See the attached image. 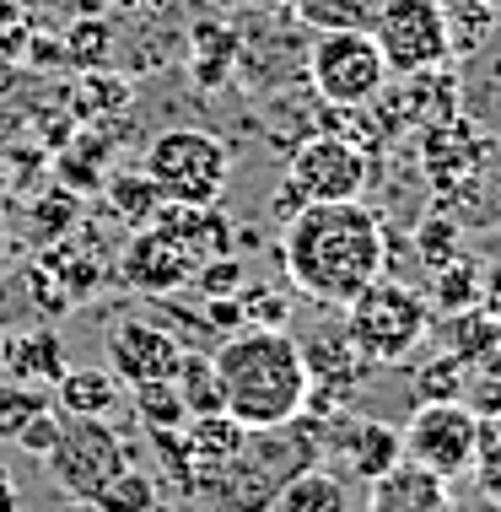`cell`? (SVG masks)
I'll return each instance as SVG.
<instances>
[{"mask_svg":"<svg viewBox=\"0 0 501 512\" xmlns=\"http://www.w3.org/2000/svg\"><path fill=\"white\" fill-rule=\"evenodd\" d=\"M388 265V221L367 200H318L286 221L281 270L313 308H345Z\"/></svg>","mask_w":501,"mask_h":512,"instance_id":"cell-1","label":"cell"},{"mask_svg":"<svg viewBox=\"0 0 501 512\" xmlns=\"http://www.w3.org/2000/svg\"><path fill=\"white\" fill-rule=\"evenodd\" d=\"M211 362L221 372V399L227 415L248 432L281 426L308 405V367L286 329H243V335L216 340Z\"/></svg>","mask_w":501,"mask_h":512,"instance_id":"cell-2","label":"cell"},{"mask_svg":"<svg viewBox=\"0 0 501 512\" xmlns=\"http://www.w3.org/2000/svg\"><path fill=\"white\" fill-rule=\"evenodd\" d=\"M324 448H329V421L302 410L281 426L248 432L232 469H221L216 480H205L194 496H205L216 512H270V502L281 496L286 480L302 475V469H313Z\"/></svg>","mask_w":501,"mask_h":512,"instance_id":"cell-3","label":"cell"},{"mask_svg":"<svg viewBox=\"0 0 501 512\" xmlns=\"http://www.w3.org/2000/svg\"><path fill=\"white\" fill-rule=\"evenodd\" d=\"M340 324L372 367H399L426 345V335L437 329V313L415 286L394 281V275H372L340 308Z\"/></svg>","mask_w":501,"mask_h":512,"instance_id":"cell-4","label":"cell"},{"mask_svg":"<svg viewBox=\"0 0 501 512\" xmlns=\"http://www.w3.org/2000/svg\"><path fill=\"white\" fill-rule=\"evenodd\" d=\"M146 178L162 189V200L178 205H221L232 184V151L216 135L194 130V124H173V130L151 135L146 146Z\"/></svg>","mask_w":501,"mask_h":512,"instance_id":"cell-5","label":"cell"},{"mask_svg":"<svg viewBox=\"0 0 501 512\" xmlns=\"http://www.w3.org/2000/svg\"><path fill=\"white\" fill-rule=\"evenodd\" d=\"M308 81H313L318 103L361 108L388 87V65H383V54H378V44H372L367 27H334V33L313 38Z\"/></svg>","mask_w":501,"mask_h":512,"instance_id":"cell-6","label":"cell"},{"mask_svg":"<svg viewBox=\"0 0 501 512\" xmlns=\"http://www.w3.org/2000/svg\"><path fill=\"white\" fill-rule=\"evenodd\" d=\"M415 135H421L415 162H421V178H426L431 195H453V189H464L469 178H480L501 157L496 130L480 114H469V108H458L453 119L426 124V130H415Z\"/></svg>","mask_w":501,"mask_h":512,"instance_id":"cell-7","label":"cell"},{"mask_svg":"<svg viewBox=\"0 0 501 512\" xmlns=\"http://www.w3.org/2000/svg\"><path fill=\"white\" fill-rule=\"evenodd\" d=\"M372 44H378L388 76L421 71V65L453 60L448 38V0H383V11L372 17Z\"/></svg>","mask_w":501,"mask_h":512,"instance_id":"cell-8","label":"cell"},{"mask_svg":"<svg viewBox=\"0 0 501 512\" xmlns=\"http://www.w3.org/2000/svg\"><path fill=\"white\" fill-rule=\"evenodd\" d=\"M130 464V442L114 432V421H81V415H60V442L49 448V480L60 486L65 496L87 502V496L114 480L119 469Z\"/></svg>","mask_w":501,"mask_h":512,"instance_id":"cell-9","label":"cell"},{"mask_svg":"<svg viewBox=\"0 0 501 512\" xmlns=\"http://www.w3.org/2000/svg\"><path fill=\"white\" fill-rule=\"evenodd\" d=\"M405 432V459L431 469V475L453 480L475 464L480 448V415L464 405V399H442V405H415Z\"/></svg>","mask_w":501,"mask_h":512,"instance_id":"cell-10","label":"cell"},{"mask_svg":"<svg viewBox=\"0 0 501 512\" xmlns=\"http://www.w3.org/2000/svg\"><path fill=\"white\" fill-rule=\"evenodd\" d=\"M286 184L308 205H318V200H361L367 184H372V162L361 157L345 135L318 130V135H308V141L291 146Z\"/></svg>","mask_w":501,"mask_h":512,"instance_id":"cell-11","label":"cell"},{"mask_svg":"<svg viewBox=\"0 0 501 512\" xmlns=\"http://www.w3.org/2000/svg\"><path fill=\"white\" fill-rule=\"evenodd\" d=\"M103 356H108V372H114L124 389H141V383L173 378L178 356H184V340L157 313H124L103 329Z\"/></svg>","mask_w":501,"mask_h":512,"instance_id":"cell-12","label":"cell"},{"mask_svg":"<svg viewBox=\"0 0 501 512\" xmlns=\"http://www.w3.org/2000/svg\"><path fill=\"white\" fill-rule=\"evenodd\" d=\"M394 87H383L372 108L383 114L388 130H426V124H442L464 108V81H458V65L442 60V65H421V71H405V76H388Z\"/></svg>","mask_w":501,"mask_h":512,"instance_id":"cell-13","label":"cell"},{"mask_svg":"<svg viewBox=\"0 0 501 512\" xmlns=\"http://www.w3.org/2000/svg\"><path fill=\"white\" fill-rule=\"evenodd\" d=\"M119 275H124V286L141 292V297H173L178 286H189L194 259H189V248L178 238H167L162 227H135L130 243H124V254H119Z\"/></svg>","mask_w":501,"mask_h":512,"instance_id":"cell-14","label":"cell"},{"mask_svg":"<svg viewBox=\"0 0 501 512\" xmlns=\"http://www.w3.org/2000/svg\"><path fill=\"white\" fill-rule=\"evenodd\" d=\"M151 227H162L167 238L184 243L194 265H200V259H216V254H232V243H238V227H232V216L221 211V205H178V200H162L157 216H151Z\"/></svg>","mask_w":501,"mask_h":512,"instance_id":"cell-15","label":"cell"},{"mask_svg":"<svg viewBox=\"0 0 501 512\" xmlns=\"http://www.w3.org/2000/svg\"><path fill=\"white\" fill-rule=\"evenodd\" d=\"M367 512H458L453 491L442 475L431 469L399 459L388 475L372 480V496H367Z\"/></svg>","mask_w":501,"mask_h":512,"instance_id":"cell-16","label":"cell"},{"mask_svg":"<svg viewBox=\"0 0 501 512\" xmlns=\"http://www.w3.org/2000/svg\"><path fill=\"white\" fill-rule=\"evenodd\" d=\"M0 367L17 383H38V389H54L71 367V351H65V335L54 324H33L17 340H0Z\"/></svg>","mask_w":501,"mask_h":512,"instance_id":"cell-17","label":"cell"},{"mask_svg":"<svg viewBox=\"0 0 501 512\" xmlns=\"http://www.w3.org/2000/svg\"><path fill=\"white\" fill-rule=\"evenodd\" d=\"M243 442H248V426L232 421L227 410L189 415L184 421V448H189V464H194V491H200L205 480H216L221 469H232V459L243 453Z\"/></svg>","mask_w":501,"mask_h":512,"instance_id":"cell-18","label":"cell"},{"mask_svg":"<svg viewBox=\"0 0 501 512\" xmlns=\"http://www.w3.org/2000/svg\"><path fill=\"white\" fill-rule=\"evenodd\" d=\"M329 442H340V453L351 459V475L367 480V486H372L378 475H388V469H394L399 459H405V432H399V426H388V421H378V415L345 421Z\"/></svg>","mask_w":501,"mask_h":512,"instance_id":"cell-19","label":"cell"},{"mask_svg":"<svg viewBox=\"0 0 501 512\" xmlns=\"http://www.w3.org/2000/svg\"><path fill=\"white\" fill-rule=\"evenodd\" d=\"M54 410L81 421H114L124 410V383L108 367H65V378L54 383Z\"/></svg>","mask_w":501,"mask_h":512,"instance_id":"cell-20","label":"cell"},{"mask_svg":"<svg viewBox=\"0 0 501 512\" xmlns=\"http://www.w3.org/2000/svg\"><path fill=\"white\" fill-rule=\"evenodd\" d=\"M442 351H453L458 362H464L469 372L475 367H491L496 351H501V324L485 308H464V313H448L442 318Z\"/></svg>","mask_w":501,"mask_h":512,"instance_id":"cell-21","label":"cell"},{"mask_svg":"<svg viewBox=\"0 0 501 512\" xmlns=\"http://www.w3.org/2000/svg\"><path fill=\"white\" fill-rule=\"evenodd\" d=\"M270 512H351V486L340 475H329L324 464L291 475L281 496L270 502Z\"/></svg>","mask_w":501,"mask_h":512,"instance_id":"cell-22","label":"cell"},{"mask_svg":"<svg viewBox=\"0 0 501 512\" xmlns=\"http://www.w3.org/2000/svg\"><path fill=\"white\" fill-rule=\"evenodd\" d=\"M480 281H485V254H453L442 270H431V313L448 318L464 308H480Z\"/></svg>","mask_w":501,"mask_h":512,"instance_id":"cell-23","label":"cell"},{"mask_svg":"<svg viewBox=\"0 0 501 512\" xmlns=\"http://www.w3.org/2000/svg\"><path fill=\"white\" fill-rule=\"evenodd\" d=\"M97 195H103V211L124 221V227H151V216H157V205H162V189L141 173H108L103 184H97Z\"/></svg>","mask_w":501,"mask_h":512,"instance_id":"cell-24","label":"cell"},{"mask_svg":"<svg viewBox=\"0 0 501 512\" xmlns=\"http://www.w3.org/2000/svg\"><path fill=\"white\" fill-rule=\"evenodd\" d=\"M173 389H178V399H184L189 415L227 410V399H221V372L211 362V351H194V345H184V356H178V367H173Z\"/></svg>","mask_w":501,"mask_h":512,"instance_id":"cell-25","label":"cell"},{"mask_svg":"<svg viewBox=\"0 0 501 512\" xmlns=\"http://www.w3.org/2000/svg\"><path fill=\"white\" fill-rule=\"evenodd\" d=\"M162 480L157 475H146V469H135V464H124L114 480H103L87 502L97 507V512H157L162 507Z\"/></svg>","mask_w":501,"mask_h":512,"instance_id":"cell-26","label":"cell"},{"mask_svg":"<svg viewBox=\"0 0 501 512\" xmlns=\"http://www.w3.org/2000/svg\"><path fill=\"white\" fill-rule=\"evenodd\" d=\"M469 389V367L458 362L453 351H437L415 367L410 378V405H442V399H464Z\"/></svg>","mask_w":501,"mask_h":512,"instance_id":"cell-27","label":"cell"},{"mask_svg":"<svg viewBox=\"0 0 501 512\" xmlns=\"http://www.w3.org/2000/svg\"><path fill=\"white\" fill-rule=\"evenodd\" d=\"M130 92L135 87L124 76H114L108 65H97V71H81V81L71 87V114L92 124L97 114H114V108L130 103Z\"/></svg>","mask_w":501,"mask_h":512,"instance_id":"cell-28","label":"cell"},{"mask_svg":"<svg viewBox=\"0 0 501 512\" xmlns=\"http://www.w3.org/2000/svg\"><path fill=\"white\" fill-rule=\"evenodd\" d=\"M81 221V195L76 189H44V195H33V205H27V227H33L38 243H60L71 238V227Z\"/></svg>","mask_w":501,"mask_h":512,"instance_id":"cell-29","label":"cell"},{"mask_svg":"<svg viewBox=\"0 0 501 512\" xmlns=\"http://www.w3.org/2000/svg\"><path fill=\"white\" fill-rule=\"evenodd\" d=\"M464 238H469V232L458 227L442 205H431V211L415 221V259H421L426 270H442L453 254H464Z\"/></svg>","mask_w":501,"mask_h":512,"instance_id":"cell-30","label":"cell"},{"mask_svg":"<svg viewBox=\"0 0 501 512\" xmlns=\"http://www.w3.org/2000/svg\"><path fill=\"white\" fill-rule=\"evenodd\" d=\"M60 44H65V65L97 71V65H108V54H114V27H108V17H76L60 33Z\"/></svg>","mask_w":501,"mask_h":512,"instance_id":"cell-31","label":"cell"},{"mask_svg":"<svg viewBox=\"0 0 501 512\" xmlns=\"http://www.w3.org/2000/svg\"><path fill=\"white\" fill-rule=\"evenodd\" d=\"M496 33V11L480 0H448V38H453V65L475 60L485 49V38Z\"/></svg>","mask_w":501,"mask_h":512,"instance_id":"cell-32","label":"cell"},{"mask_svg":"<svg viewBox=\"0 0 501 512\" xmlns=\"http://www.w3.org/2000/svg\"><path fill=\"white\" fill-rule=\"evenodd\" d=\"M130 405H135V421H141L146 432H178V426L189 421V410H184V399H178L173 378L130 389Z\"/></svg>","mask_w":501,"mask_h":512,"instance_id":"cell-33","label":"cell"},{"mask_svg":"<svg viewBox=\"0 0 501 512\" xmlns=\"http://www.w3.org/2000/svg\"><path fill=\"white\" fill-rule=\"evenodd\" d=\"M302 22L313 33H334V27H372V17L383 11V0H291Z\"/></svg>","mask_w":501,"mask_h":512,"instance_id":"cell-34","label":"cell"},{"mask_svg":"<svg viewBox=\"0 0 501 512\" xmlns=\"http://www.w3.org/2000/svg\"><path fill=\"white\" fill-rule=\"evenodd\" d=\"M238 302H243L248 329H286L291 324V292L275 281H243Z\"/></svg>","mask_w":501,"mask_h":512,"instance_id":"cell-35","label":"cell"},{"mask_svg":"<svg viewBox=\"0 0 501 512\" xmlns=\"http://www.w3.org/2000/svg\"><path fill=\"white\" fill-rule=\"evenodd\" d=\"M49 405H54V394H49V389L6 378V383H0V442H17L22 426L33 421L38 410H49Z\"/></svg>","mask_w":501,"mask_h":512,"instance_id":"cell-36","label":"cell"},{"mask_svg":"<svg viewBox=\"0 0 501 512\" xmlns=\"http://www.w3.org/2000/svg\"><path fill=\"white\" fill-rule=\"evenodd\" d=\"M22 286H27V302H33V313L44 318V324H54V318H65V313L76 308L71 292H65V281H60V275H54L49 265H33Z\"/></svg>","mask_w":501,"mask_h":512,"instance_id":"cell-37","label":"cell"},{"mask_svg":"<svg viewBox=\"0 0 501 512\" xmlns=\"http://www.w3.org/2000/svg\"><path fill=\"white\" fill-rule=\"evenodd\" d=\"M243 281H248V275H243V259H238V254L200 259V265H194V275H189V286H194L200 297H238Z\"/></svg>","mask_w":501,"mask_h":512,"instance_id":"cell-38","label":"cell"},{"mask_svg":"<svg viewBox=\"0 0 501 512\" xmlns=\"http://www.w3.org/2000/svg\"><path fill=\"white\" fill-rule=\"evenodd\" d=\"M475 480H480V496L501 502V426L491 415H480V448H475Z\"/></svg>","mask_w":501,"mask_h":512,"instance_id":"cell-39","label":"cell"},{"mask_svg":"<svg viewBox=\"0 0 501 512\" xmlns=\"http://www.w3.org/2000/svg\"><path fill=\"white\" fill-rule=\"evenodd\" d=\"M54 442H60V410H54V405L38 410L33 421H27L22 432H17V448L27 453V459H49Z\"/></svg>","mask_w":501,"mask_h":512,"instance_id":"cell-40","label":"cell"},{"mask_svg":"<svg viewBox=\"0 0 501 512\" xmlns=\"http://www.w3.org/2000/svg\"><path fill=\"white\" fill-rule=\"evenodd\" d=\"M205 329H211L216 340H227V335H243L248 329V318H243V302L238 297H205Z\"/></svg>","mask_w":501,"mask_h":512,"instance_id":"cell-41","label":"cell"},{"mask_svg":"<svg viewBox=\"0 0 501 512\" xmlns=\"http://www.w3.org/2000/svg\"><path fill=\"white\" fill-rule=\"evenodd\" d=\"M480 308L501 324V259H485V281H480Z\"/></svg>","mask_w":501,"mask_h":512,"instance_id":"cell-42","label":"cell"},{"mask_svg":"<svg viewBox=\"0 0 501 512\" xmlns=\"http://www.w3.org/2000/svg\"><path fill=\"white\" fill-rule=\"evenodd\" d=\"M302 205H308V200H302V195H297V189H291V184H286V178H281V184H275V195H270V211H275V216H281V221H291V216H297V211H302Z\"/></svg>","mask_w":501,"mask_h":512,"instance_id":"cell-43","label":"cell"},{"mask_svg":"<svg viewBox=\"0 0 501 512\" xmlns=\"http://www.w3.org/2000/svg\"><path fill=\"white\" fill-rule=\"evenodd\" d=\"M0 512H22V491L11 486L6 475H0Z\"/></svg>","mask_w":501,"mask_h":512,"instance_id":"cell-44","label":"cell"},{"mask_svg":"<svg viewBox=\"0 0 501 512\" xmlns=\"http://www.w3.org/2000/svg\"><path fill=\"white\" fill-rule=\"evenodd\" d=\"M17 17H27V0H0V27H11Z\"/></svg>","mask_w":501,"mask_h":512,"instance_id":"cell-45","label":"cell"},{"mask_svg":"<svg viewBox=\"0 0 501 512\" xmlns=\"http://www.w3.org/2000/svg\"><path fill=\"white\" fill-rule=\"evenodd\" d=\"M480 254H485V259H501V221H496V227L480 238Z\"/></svg>","mask_w":501,"mask_h":512,"instance_id":"cell-46","label":"cell"},{"mask_svg":"<svg viewBox=\"0 0 501 512\" xmlns=\"http://www.w3.org/2000/svg\"><path fill=\"white\" fill-rule=\"evenodd\" d=\"M108 6H119V11H146V6H157V0H108Z\"/></svg>","mask_w":501,"mask_h":512,"instance_id":"cell-47","label":"cell"},{"mask_svg":"<svg viewBox=\"0 0 501 512\" xmlns=\"http://www.w3.org/2000/svg\"><path fill=\"white\" fill-rule=\"evenodd\" d=\"M6 254H11V232H6V216H0V265H6Z\"/></svg>","mask_w":501,"mask_h":512,"instance_id":"cell-48","label":"cell"},{"mask_svg":"<svg viewBox=\"0 0 501 512\" xmlns=\"http://www.w3.org/2000/svg\"><path fill=\"white\" fill-rule=\"evenodd\" d=\"M11 76H17V65H11V60H6V54H0V87H6V81H11Z\"/></svg>","mask_w":501,"mask_h":512,"instance_id":"cell-49","label":"cell"},{"mask_svg":"<svg viewBox=\"0 0 501 512\" xmlns=\"http://www.w3.org/2000/svg\"><path fill=\"white\" fill-rule=\"evenodd\" d=\"M65 512H97L92 502H76V507H65Z\"/></svg>","mask_w":501,"mask_h":512,"instance_id":"cell-50","label":"cell"},{"mask_svg":"<svg viewBox=\"0 0 501 512\" xmlns=\"http://www.w3.org/2000/svg\"><path fill=\"white\" fill-rule=\"evenodd\" d=\"M480 6H491V11H501V0H480Z\"/></svg>","mask_w":501,"mask_h":512,"instance_id":"cell-51","label":"cell"},{"mask_svg":"<svg viewBox=\"0 0 501 512\" xmlns=\"http://www.w3.org/2000/svg\"><path fill=\"white\" fill-rule=\"evenodd\" d=\"M496 367H501V351H496Z\"/></svg>","mask_w":501,"mask_h":512,"instance_id":"cell-52","label":"cell"},{"mask_svg":"<svg viewBox=\"0 0 501 512\" xmlns=\"http://www.w3.org/2000/svg\"><path fill=\"white\" fill-rule=\"evenodd\" d=\"M0 340H6V335H0Z\"/></svg>","mask_w":501,"mask_h":512,"instance_id":"cell-53","label":"cell"}]
</instances>
